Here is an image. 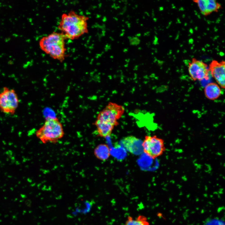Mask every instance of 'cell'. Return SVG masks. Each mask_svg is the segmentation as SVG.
<instances>
[{
  "label": "cell",
  "instance_id": "cell-1",
  "mask_svg": "<svg viewBox=\"0 0 225 225\" xmlns=\"http://www.w3.org/2000/svg\"><path fill=\"white\" fill-rule=\"evenodd\" d=\"M88 17L71 10L63 13L58 28L66 39H77L88 32Z\"/></svg>",
  "mask_w": 225,
  "mask_h": 225
},
{
  "label": "cell",
  "instance_id": "cell-2",
  "mask_svg": "<svg viewBox=\"0 0 225 225\" xmlns=\"http://www.w3.org/2000/svg\"><path fill=\"white\" fill-rule=\"evenodd\" d=\"M65 38L60 32H54L42 38L39 42L40 49L53 59L62 62L66 56Z\"/></svg>",
  "mask_w": 225,
  "mask_h": 225
},
{
  "label": "cell",
  "instance_id": "cell-3",
  "mask_svg": "<svg viewBox=\"0 0 225 225\" xmlns=\"http://www.w3.org/2000/svg\"><path fill=\"white\" fill-rule=\"evenodd\" d=\"M64 134L63 126L56 117L47 118L43 125L36 132L37 137L45 144L57 142Z\"/></svg>",
  "mask_w": 225,
  "mask_h": 225
},
{
  "label": "cell",
  "instance_id": "cell-4",
  "mask_svg": "<svg viewBox=\"0 0 225 225\" xmlns=\"http://www.w3.org/2000/svg\"><path fill=\"white\" fill-rule=\"evenodd\" d=\"M125 110L122 105L109 102L98 113L95 121L115 127L118 125V120L123 114Z\"/></svg>",
  "mask_w": 225,
  "mask_h": 225
},
{
  "label": "cell",
  "instance_id": "cell-5",
  "mask_svg": "<svg viewBox=\"0 0 225 225\" xmlns=\"http://www.w3.org/2000/svg\"><path fill=\"white\" fill-rule=\"evenodd\" d=\"M142 146L143 152L153 159L162 155L165 150L163 140L156 135L145 136Z\"/></svg>",
  "mask_w": 225,
  "mask_h": 225
},
{
  "label": "cell",
  "instance_id": "cell-6",
  "mask_svg": "<svg viewBox=\"0 0 225 225\" xmlns=\"http://www.w3.org/2000/svg\"><path fill=\"white\" fill-rule=\"evenodd\" d=\"M19 103L18 96L15 91L4 87L0 93V110L5 113L14 114Z\"/></svg>",
  "mask_w": 225,
  "mask_h": 225
},
{
  "label": "cell",
  "instance_id": "cell-7",
  "mask_svg": "<svg viewBox=\"0 0 225 225\" xmlns=\"http://www.w3.org/2000/svg\"><path fill=\"white\" fill-rule=\"evenodd\" d=\"M188 70L191 78L194 81L207 80L210 74L209 67L206 64L195 60L189 63Z\"/></svg>",
  "mask_w": 225,
  "mask_h": 225
},
{
  "label": "cell",
  "instance_id": "cell-8",
  "mask_svg": "<svg viewBox=\"0 0 225 225\" xmlns=\"http://www.w3.org/2000/svg\"><path fill=\"white\" fill-rule=\"evenodd\" d=\"M210 74L222 88H225V67L224 62L213 61L209 67Z\"/></svg>",
  "mask_w": 225,
  "mask_h": 225
},
{
  "label": "cell",
  "instance_id": "cell-9",
  "mask_svg": "<svg viewBox=\"0 0 225 225\" xmlns=\"http://www.w3.org/2000/svg\"><path fill=\"white\" fill-rule=\"evenodd\" d=\"M142 142L141 140L132 136L125 137L121 140L124 148L131 153L136 155L140 154L143 152Z\"/></svg>",
  "mask_w": 225,
  "mask_h": 225
},
{
  "label": "cell",
  "instance_id": "cell-10",
  "mask_svg": "<svg viewBox=\"0 0 225 225\" xmlns=\"http://www.w3.org/2000/svg\"><path fill=\"white\" fill-rule=\"evenodd\" d=\"M204 92L206 97L210 100H214L221 95L222 91L219 86L217 83L211 82L205 87Z\"/></svg>",
  "mask_w": 225,
  "mask_h": 225
},
{
  "label": "cell",
  "instance_id": "cell-11",
  "mask_svg": "<svg viewBox=\"0 0 225 225\" xmlns=\"http://www.w3.org/2000/svg\"><path fill=\"white\" fill-rule=\"evenodd\" d=\"M196 2L201 12L204 15L215 11L219 6L216 1L213 0H200Z\"/></svg>",
  "mask_w": 225,
  "mask_h": 225
},
{
  "label": "cell",
  "instance_id": "cell-12",
  "mask_svg": "<svg viewBox=\"0 0 225 225\" xmlns=\"http://www.w3.org/2000/svg\"><path fill=\"white\" fill-rule=\"evenodd\" d=\"M94 154L98 159L105 161L108 159L111 155L110 149L107 144H101L94 149Z\"/></svg>",
  "mask_w": 225,
  "mask_h": 225
},
{
  "label": "cell",
  "instance_id": "cell-13",
  "mask_svg": "<svg viewBox=\"0 0 225 225\" xmlns=\"http://www.w3.org/2000/svg\"><path fill=\"white\" fill-rule=\"evenodd\" d=\"M94 125L96 127V133L98 136L106 138L111 134L114 128L111 125L95 121Z\"/></svg>",
  "mask_w": 225,
  "mask_h": 225
},
{
  "label": "cell",
  "instance_id": "cell-14",
  "mask_svg": "<svg viewBox=\"0 0 225 225\" xmlns=\"http://www.w3.org/2000/svg\"><path fill=\"white\" fill-rule=\"evenodd\" d=\"M124 225H149V223L145 216L140 215L135 219L128 216Z\"/></svg>",
  "mask_w": 225,
  "mask_h": 225
},
{
  "label": "cell",
  "instance_id": "cell-15",
  "mask_svg": "<svg viewBox=\"0 0 225 225\" xmlns=\"http://www.w3.org/2000/svg\"><path fill=\"white\" fill-rule=\"evenodd\" d=\"M136 36L138 37H139L141 36V34L140 33H138L136 35Z\"/></svg>",
  "mask_w": 225,
  "mask_h": 225
},
{
  "label": "cell",
  "instance_id": "cell-16",
  "mask_svg": "<svg viewBox=\"0 0 225 225\" xmlns=\"http://www.w3.org/2000/svg\"><path fill=\"white\" fill-rule=\"evenodd\" d=\"M128 51V49H126V48H125V49H124L123 51V52H127Z\"/></svg>",
  "mask_w": 225,
  "mask_h": 225
},
{
  "label": "cell",
  "instance_id": "cell-17",
  "mask_svg": "<svg viewBox=\"0 0 225 225\" xmlns=\"http://www.w3.org/2000/svg\"><path fill=\"white\" fill-rule=\"evenodd\" d=\"M130 24L129 23H128L127 24V25H128V28H130Z\"/></svg>",
  "mask_w": 225,
  "mask_h": 225
},
{
  "label": "cell",
  "instance_id": "cell-18",
  "mask_svg": "<svg viewBox=\"0 0 225 225\" xmlns=\"http://www.w3.org/2000/svg\"><path fill=\"white\" fill-rule=\"evenodd\" d=\"M128 38L129 39V40H130L132 38V37L130 36H128Z\"/></svg>",
  "mask_w": 225,
  "mask_h": 225
},
{
  "label": "cell",
  "instance_id": "cell-19",
  "mask_svg": "<svg viewBox=\"0 0 225 225\" xmlns=\"http://www.w3.org/2000/svg\"><path fill=\"white\" fill-rule=\"evenodd\" d=\"M114 18L116 21L118 20V19L116 18Z\"/></svg>",
  "mask_w": 225,
  "mask_h": 225
},
{
  "label": "cell",
  "instance_id": "cell-20",
  "mask_svg": "<svg viewBox=\"0 0 225 225\" xmlns=\"http://www.w3.org/2000/svg\"><path fill=\"white\" fill-rule=\"evenodd\" d=\"M138 49L139 50H140L141 49V47H139V48H138Z\"/></svg>",
  "mask_w": 225,
  "mask_h": 225
},
{
  "label": "cell",
  "instance_id": "cell-21",
  "mask_svg": "<svg viewBox=\"0 0 225 225\" xmlns=\"http://www.w3.org/2000/svg\"><path fill=\"white\" fill-rule=\"evenodd\" d=\"M110 58H113V56H111L110 57Z\"/></svg>",
  "mask_w": 225,
  "mask_h": 225
},
{
  "label": "cell",
  "instance_id": "cell-22",
  "mask_svg": "<svg viewBox=\"0 0 225 225\" xmlns=\"http://www.w3.org/2000/svg\"><path fill=\"white\" fill-rule=\"evenodd\" d=\"M125 23H126V24H127V23H128V21L126 22H125Z\"/></svg>",
  "mask_w": 225,
  "mask_h": 225
},
{
  "label": "cell",
  "instance_id": "cell-23",
  "mask_svg": "<svg viewBox=\"0 0 225 225\" xmlns=\"http://www.w3.org/2000/svg\"><path fill=\"white\" fill-rule=\"evenodd\" d=\"M143 19L145 18V17H144V16H143Z\"/></svg>",
  "mask_w": 225,
  "mask_h": 225
},
{
  "label": "cell",
  "instance_id": "cell-24",
  "mask_svg": "<svg viewBox=\"0 0 225 225\" xmlns=\"http://www.w3.org/2000/svg\"><path fill=\"white\" fill-rule=\"evenodd\" d=\"M141 25L142 26H143V24H141Z\"/></svg>",
  "mask_w": 225,
  "mask_h": 225
}]
</instances>
